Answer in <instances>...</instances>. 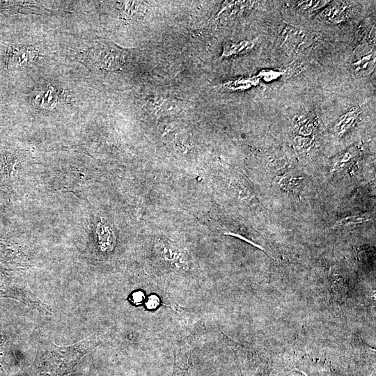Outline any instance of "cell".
<instances>
[{
    "label": "cell",
    "instance_id": "11",
    "mask_svg": "<svg viewBox=\"0 0 376 376\" xmlns=\"http://www.w3.org/2000/svg\"><path fill=\"white\" fill-rule=\"evenodd\" d=\"M374 53L363 55L361 58L353 63L354 70L357 72H363L368 70L374 63Z\"/></svg>",
    "mask_w": 376,
    "mask_h": 376
},
{
    "label": "cell",
    "instance_id": "5",
    "mask_svg": "<svg viewBox=\"0 0 376 376\" xmlns=\"http://www.w3.org/2000/svg\"><path fill=\"white\" fill-rule=\"evenodd\" d=\"M348 5L346 2L335 1L330 3L320 13L324 20L339 24L345 20L347 14Z\"/></svg>",
    "mask_w": 376,
    "mask_h": 376
},
{
    "label": "cell",
    "instance_id": "8",
    "mask_svg": "<svg viewBox=\"0 0 376 376\" xmlns=\"http://www.w3.org/2000/svg\"><path fill=\"white\" fill-rule=\"evenodd\" d=\"M254 45L255 42L253 40L227 42L224 46L221 56L228 57L248 52L251 49Z\"/></svg>",
    "mask_w": 376,
    "mask_h": 376
},
{
    "label": "cell",
    "instance_id": "13",
    "mask_svg": "<svg viewBox=\"0 0 376 376\" xmlns=\"http://www.w3.org/2000/svg\"><path fill=\"white\" fill-rule=\"evenodd\" d=\"M329 2L328 1H298L295 3L301 9L308 10L321 8Z\"/></svg>",
    "mask_w": 376,
    "mask_h": 376
},
{
    "label": "cell",
    "instance_id": "14",
    "mask_svg": "<svg viewBox=\"0 0 376 376\" xmlns=\"http://www.w3.org/2000/svg\"><path fill=\"white\" fill-rule=\"evenodd\" d=\"M370 218L369 215L363 214V215H357L353 217H348L343 219L339 220L337 224L338 225H345L350 224H358L369 220Z\"/></svg>",
    "mask_w": 376,
    "mask_h": 376
},
{
    "label": "cell",
    "instance_id": "3",
    "mask_svg": "<svg viewBox=\"0 0 376 376\" xmlns=\"http://www.w3.org/2000/svg\"><path fill=\"white\" fill-rule=\"evenodd\" d=\"M191 345L182 342L174 350L173 373L171 376H187L189 369L193 366Z\"/></svg>",
    "mask_w": 376,
    "mask_h": 376
},
{
    "label": "cell",
    "instance_id": "10",
    "mask_svg": "<svg viewBox=\"0 0 376 376\" xmlns=\"http://www.w3.org/2000/svg\"><path fill=\"white\" fill-rule=\"evenodd\" d=\"M97 234L99 242L104 249L113 246V235L107 225L103 223L100 224L97 228Z\"/></svg>",
    "mask_w": 376,
    "mask_h": 376
},
{
    "label": "cell",
    "instance_id": "12",
    "mask_svg": "<svg viewBox=\"0 0 376 376\" xmlns=\"http://www.w3.org/2000/svg\"><path fill=\"white\" fill-rule=\"evenodd\" d=\"M284 74V72L275 70L272 69H265L260 71L256 77L260 80L262 79L266 82H270L281 77Z\"/></svg>",
    "mask_w": 376,
    "mask_h": 376
},
{
    "label": "cell",
    "instance_id": "16",
    "mask_svg": "<svg viewBox=\"0 0 376 376\" xmlns=\"http://www.w3.org/2000/svg\"><path fill=\"white\" fill-rule=\"evenodd\" d=\"M159 304V300L155 295H152L149 297L148 301L146 302V306L148 309L156 308Z\"/></svg>",
    "mask_w": 376,
    "mask_h": 376
},
{
    "label": "cell",
    "instance_id": "15",
    "mask_svg": "<svg viewBox=\"0 0 376 376\" xmlns=\"http://www.w3.org/2000/svg\"><path fill=\"white\" fill-rule=\"evenodd\" d=\"M46 93L41 95V106H53L56 104V97L53 93V91L48 90L45 91Z\"/></svg>",
    "mask_w": 376,
    "mask_h": 376
},
{
    "label": "cell",
    "instance_id": "17",
    "mask_svg": "<svg viewBox=\"0 0 376 376\" xmlns=\"http://www.w3.org/2000/svg\"><path fill=\"white\" fill-rule=\"evenodd\" d=\"M143 293L141 292H136V293L133 294V299L136 303L139 304L143 301Z\"/></svg>",
    "mask_w": 376,
    "mask_h": 376
},
{
    "label": "cell",
    "instance_id": "1",
    "mask_svg": "<svg viewBox=\"0 0 376 376\" xmlns=\"http://www.w3.org/2000/svg\"><path fill=\"white\" fill-rule=\"evenodd\" d=\"M92 337L70 346L60 347L50 341L39 345L30 376H65L70 373L89 350L93 347Z\"/></svg>",
    "mask_w": 376,
    "mask_h": 376
},
{
    "label": "cell",
    "instance_id": "9",
    "mask_svg": "<svg viewBox=\"0 0 376 376\" xmlns=\"http://www.w3.org/2000/svg\"><path fill=\"white\" fill-rule=\"evenodd\" d=\"M150 109L157 113H173L182 109L181 103H178L177 101L169 99H157L155 100L152 103H150Z\"/></svg>",
    "mask_w": 376,
    "mask_h": 376
},
{
    "label": "cell",
    "instance_id": "6",
    "mask_svg": "<svg viewBox=\"0 0 376 376\" xmlns=\"http://www.w3.org/2000/svg\"><path fill=\"white\" fill-rule=\"evenodd\" d=\"M38 57V52L31 47L10 48L8 52L9 61H14L18 65H26L33 63Z\"/></svg>",
    "mask_w": 376,
    "mask_h": 376
},
{
    "label": "cell",
    "instance_id": "7",
    "mask_svg": "<svg viewBox=\"0 0 376 376\" xmlns=\"http://www.w3.org/2000/svg\"><path fill=\"white\" fill-rule=\"evenodd\" d=\"M361 110L359 107H354L339 118L336 125L338 134L344 133L350 128L358 118Z\"/></svg>",
    "mask_w": 376,
    "mask_h": 376
},
{
    "label": "cell",
    "instance_id": "2",
    "mask_svg": "<svg viewBox=\"0 0 376 376\" xmlns=\"http://www.w3.org/2000/svg\"><path fill=\"white\" fill-rule=\"evenodd\" d=\"M97 62L107 70H116L123 65L125 55L113 45H103L96 54Z\"/></svg>",
    "mask_w": 376,
    "mask_h": 376
},
{
    "label": "cell",
    "instance_id": "4",
    "mask_svg": "<svg viewBox=\"0 0 376 376\" xmlns=\"http://www.w3.org/2000/svg\"><path fill=\"white\" fill-rule=\"evenodd\" d=\"M281 45L290 52L300 50L307 41V37L302 30L292 26H288L281 34Z\"/></svg>",
    "mask_w": 376,
    "mask_h": 376
}]
</instances>
